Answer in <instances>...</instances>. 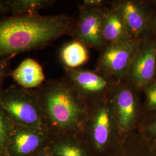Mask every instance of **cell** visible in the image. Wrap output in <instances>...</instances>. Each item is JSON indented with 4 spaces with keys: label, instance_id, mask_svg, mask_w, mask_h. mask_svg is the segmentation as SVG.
<instances>
[{
    "label": "cell",
    "instance_id": "14",
    "mask_svg": "<svg viewBox=\"0 0 156 156\" xmlns=\"http://www.w3.org/2000/svg\"><path fill=\"white\" fill-rule=\"evenodd\" d=\"M9 11L13 16H35L38 12L52 5L54 0H6Z\"/></svg>",
    "mask_w": 156,
    "mask_h": 156
},
{
    "label": "cell",
    "instance_id": "5",
    "mask_svg": "<svg viewBox=\"0 0 156 156\" xmlns=\"http://www.w3.org/2000/svg\"><path fill=\"white\" fill-rule=\"evenodd\" d=\"M66 77L72 84L78 94L87 104L93 105L110 98L117 83L105 78L95 70L82 68H64Z\"/></svg>",
    "mask_w": 156,
    "mask_h": 156
},
{
    "label": "cell",
    "instance_id": "12",
    "mask_svg": "<svg viewBox=\"0 0 156 156\" xmlns=\"http://www.w3.org/2000/svg\"><path fill=\"white\" fill-rule=\"evenodd\" d=\"M20 87L26 89L39 88L45 82L43 68L38 62L33 58L24 60L13 71L9 73Z\"/></svg>",
    "mask_w": 156,
    "mask_h": 156
},
{
    "label": "cell",
    "instance_id": "17",
    "mask_svg": "<svg viewBox=\"0 0 156 156\" xmlns=\"http://www.w3.org/2000/svg\"><path fill=\"white\" fill-rule=\"evenodd\" d=\"M142 129L144 132L156 140V112H144Z\"/></svg>",
    "mask_w": 156,
    "mask_h": 156
},
{
    "label": "cell",
    "instance_id": "19",
    "mask_svg": "<svg viewBox=\"0 0 156 156\" xmlns=\"http://www.w3.org/2000/svg\"><path fill=\"white\" fill-rule=\"evenodd\" d=\"M6 115L5 112L0 105V144L5 140L8 129V120Z\"/></svg>",
    "mask_w": 156,
    "mask_h": 156
},
{
    "label": "cell",
    "instance_id": "22",
    "mask_svg": "<svg viewBox=\"0 0 156 156\" xmlns=\"http://www.w3.org/2000/svg\"><path fill=\"white\" fill-rule=\"evenodd\" d=\"M151 28L153 37L156 38V0H154L153 9L151 16Z\"/></svg>",
    "mask_w": 156,
    "mask_h": 156
},
{
    "label": "cell",
    "instance_id": "10",
    "mask_svg": "<svg viewBox=\"0 0 156 156\" xmlns=\"http://www.w3.org/2000/svg\"><path fill=\"white\" fill-rule=\"evenodd\" d=\"M90 120L91 129L95 145L101 148L106 144L117 120L112 106L110 98L93 105Z\"/></svg>",
    "mask_w": 156,
    "mask_h": 156
},
{
    "label": "cell",
    "instance_id": "11",
    "mask_svg": "<svg viewBox=\"0 0 156 156\" xmlns=\"http://www.w3.org/2000/svg\"><path fill=\"white\" fill-rule=\"evenodd\" d=\"M102 35L104 48L113 44L133 39L120 12L109 4L104 9Z\"/></svg>",
    "mask_w": 156,
    "mask_h": 156
},
{
    "label": "cell",
    "instance_id": "23",
    "mask_svg": "<svg viewBox=\"0 0 156 156\" xmlns=\"http://www.w3.org/2000/svg\"><path fill=\"white\" fill-rule=\"evenodd\" d=\"M7 11H9V9L5 1H0V15Z\"/></svg>",
    "mask_w": 156,
    "mask_h": 156
},
{
    "label": "cell",
    "instance_id": "15",
    "mask_svg": "<svg viewBox=\"0 0 156 156\" xmlns=\"http://www.w3.org/2000/svg\"><path fill=\"white\" fill-rule=\"evenodd\" d=\"M39 141V136L33 131L19 130L15 136V147L18 153L27 154L38 147Z\"/></svg>",
    "mask_w": 156,
    "mask_h": 156
},
{
    "label": "cell",
    "instance_id": "16",
    "mask_svg": "<svg viewBox=\"0 0 156 156\" xmlns=\"http://www.w3.org/2000/svg\"><path fill=\"white\" fill-rule=\"evenodd\" d=\"M142 94L145 97L144 112H156V79L145 86Z\"/></svg>",
    "mask_w": 156,
    "mask_h": 156
},
{
    "label": "cell",
    "instance_id": "13",
    "mask_svg": "<svg viewBox=\"0 0 156 156\" xmlns=\"http://www.w3.org/2000/svg\"><path fill=\"white\" fill-rule=\"evenodd\" d=\"M59 57L64 68H82L89 60L88 48L78 40L73 39L62 46Z\"/></svg>",
    "mask_w": 156,
    "mask_h": 156
},
{
    "label": "cell",
    "instance_id": "21",
    "mask_svg": "<svg viewBox=\"0 0 156 156\" xmlns=\"http://www.w3.org/2000/svg\"><path fill=\"white\" fill-rule=\"evenodd\" d=\"M79 4L89 8H104L106 6L107 1L102 0H84Z\"/></svg>",
    "mask_w": 156,
    "mask_h": 156
},
{
    "label": "cell",
    "instance_id": "1",
    "mask_svg": "<svg viewBox=\"0 0 156 156\" xmlns=\"http://www.w3.org/2000/svg\"><path fill=\"white\" fill-rule=\"evenodd\" d=\"M75 19L66 15L13 16L0 18V59L43 49L73 34Z\"/></svg>",
    "mask_w": 156,
    "mask_h": 156
},
{
    "label": "cell",
    "instance_id": "7",
    "mask_svg": "<svg viewBox=\"0 0 156 156\" xmlns=\"http://www.w3.org/2000/svg\"><path fill=\"white\" fill-rule=\"evenodd\" d=\"M156 78V38L140 41L124 81L142 92Z\"/></svg>",
    "mask_w": 156,
    "mask_h": 156
},
{
    "label": "cell",
    "instance_id": "9",
    "mask_svg": "<svg viewBox=\"0 0 156 156\" xmlns=\"http://www.w3.org/2000/svg\"><path fill=\"white\" fill-rule=\"evenodd\" d=\"M105 8H89L79 4V14L71 35L73 39L100 52L104 47L102 26Z\"/></svg>",
    "mask_w": 156,
    "mask_h": 156
},
{
    "label": "cell",
    "instance_id": "3",
    "mask_svg": "<svg viewBox=\"0 0 156 156\" xmlns=\"http://www.w3.org/2000/svg\"><path fill=\"white\" fill-rule=\"evenodd\" d=\"M0 105L17 123L39 127L42 123V110L35 90L11 86L0 90Z\"/></svg>",
    "mask_w": 156,
    "mask_h": 156
},
{
    "label": "cell",
    "instance_id": "20",
    "mask_svg": "<svg viewBox=\"0 0 156 156\" xmlns=\"http://www.w3.org/2000/svg\"><path fill=\"white\" fill-rule=\"evenodd\" d=\"M10 58L0 59V90L2 89V86L6 76L9 74V62Z\"/></svg>",
    "mask_w": 156,
    "mask_h": 156
},
{
    "label": "cell",
    "instance_id": "18",
    "mask_svg": "<svg viewBox=\"0 0 156 156\" xmlns=\"http://www.w3.org/2000/svg\"><path fill=\"white\" fill-rule=\"evenodd\" d=\"M57 153L59 156H83L78 147L71 145L60 146L57 150Z\"/></svg>",
    "mask_w": 156,
    "mask_h": 156
},
{
    "label": "cell",
    "instance_id": "4",
    "mask_svg": "<svg viewBox=\"0 0 156 156\" xmlns=\"http://www.w3.org/2000/svg\"><path fill=\"white\" fill-rule=\"evenodd\" d=\"M140 43L131 39L106 46L100 52L95 70L116 83L121 82L127 75Z\"/></svg>",
    "mask_w": 156,
    "mask_h": 156
},
{
    "label": "cell",
    "instance_id": "6",
    "mask_svg": "<svg viewBox=\"0 0 156 156\" xmlns=\"http://www.w3.org/2000/svg\"><path fill=\"white\" fill-rule=\"evenodd\" d=\"M154 0H113L108 4L117 9L133 39L140 42L152 38L151 16Z\"/></svg>",
    "mask_w": 156,
    "mask_h": 156
},
{
    "label": "cell",
    "instance_id": "24",
    "mask_svg": "<svg viewBox=\"0 0 156 156\" xmlns=\"http://www.w3.org/2000/svg\"></svg>",
    "mask_w": 156,
    "mask_h": 156
},
{
    "label": "cell",
    "instance_id": "8",
    "mask_svg": "<svg viewBox=\"0 0 156 156\" xmlns=\"http://www.w3.org/2000/svg\"><path fill=\"white\" fill-rule=\"evenodd\" d=\"M142 92L123 80L115 87L110 97L120 130L133 128L140 115V97Z\"/></svg>",
    "mask_w": 156,
    "mask_h": 156
},
{
    "label": "cell",
    "instance_id": "2",
    "mask_svg": "<svg viewBox=\"0 0 156 156\" xmlns=\"http://www.w3.org/2000/svg\"><path fill=\"white\" fill-rule=\"evenodd\" d=\"M35 90L41 109L53 126L73 129L83 122L86 104L66 76L45 81Z\"/></svg>",
    "mask_w": 156,
    "mask_h": 156
}]
</instances>
